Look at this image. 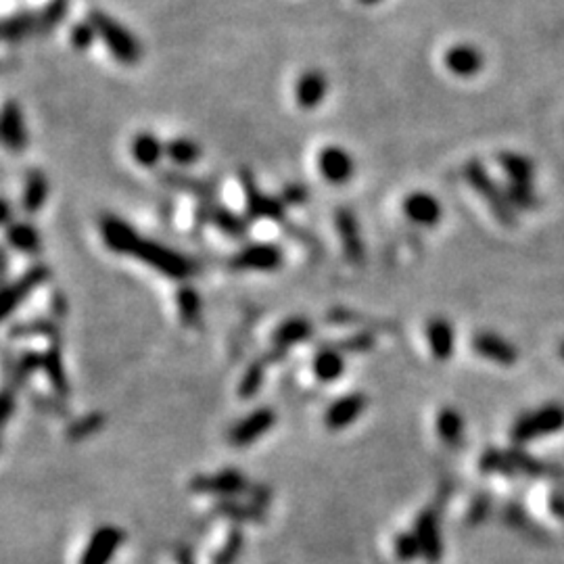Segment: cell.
Wrapping results in <instances>:
<instances>
[{
    "label": "cell",
    "instance_id": "obj_30",
    "mask_svg": "<svg viewBox=\"0 0 564 564\" xmlns=\"http://www.w3.org/2000/svg\"><path fill=\"white\" fill-rule=\"evenodd\" d=\"M43 362H44V354L27 349V352H24L15 362H13V368H6V376H9V384H6V387H11L13 391L24 387V384L27 383V378L36 373V370L43 368Z\"/></svg>",
    "mask_w": 564,
    "mask_h": 564
},
{
    "label": "cell",
    "instance_id": "obj_40",
    "mask_svg": "<svg viewBox=\"0 0 564 564\" xmlns=\"http://www.w3.org/2000/svg\"><path fill=\"white\" fill-rule=\"evenodd\" d=\"M38 24V17H34L32 13H17V15H13L6 19V22L3 24V38L5 40H19L24 38L27 32H32L34 27H36Z\"/></svg>",
    "mask_w": 564,
    "mask_h": 564
},
{
    "label": "cell",
    "instance_id": "obj_41",
    "mask_svg": "<svg viewBox=\"0 0 564 564\" xmlns=\"http://www.w3.org/2000/svg\"><path fill=\"white\" fill-rule=\"evenodd\" d=\"M394 549H395L397 560H402V562H414L418 556H423L421 541H418L414 531L397 533L395 541H394Z\"/></svg>",
    "mask_w": 564,
    "mask_h": 564
},
{
    "label": "cell",
    "instance_id": "obj_43",
    "mask_svg": "<svg viewBox=\"0 0 564 564\" xmlns=\"http://www.w3.org/2000/svg\"><path fill=\"white\" fill-rule=\"evenodd\" d=\"M491 511V498L487 493H481L477 498L472 500V504L469 506V512H466V522L472 527H477L479 522H483L487 517H490Z\"/></svg>",
    "mask_w": 564,
    "mask_h": 564
},
{
    "label": "cell",
    "instance_id": "obj_24",
    "mask_svg": "<svg viewBox=\"0 0 564 564\" xmlns=\"http://www.w3.org/2000/svg\"><path fill=\"white\" fill-rule=\"evenodd\" d=\"M6 243H9L13 249L27 253V256H38L43 251V238H40V232L36 230V226H32L30 222H13L6 226Z\"/></svg>",
    "mask_w": 564,
    "mask_h": 564
},
{
    "label": "cell",
    "instance_id": "obj_6",
    "mask_svg": "<svg viewBox=\"0 0 564 564\" xmlns=\"http://www.w3.org/2000/svg\"><path fill=\"white\" fill-rule=\"evenodd\" d=\"M240 184L245 190L247 218L249 219H282L285 218L287 203L280 197L264 195L259 190L256 176L251 170H240Z\"/></svg>",
    "mask_w": 564,
    "mask_h": 564
},
{
    "label": "cell",
    "instance_id": "obj_42",
    "mask_svg": "<svg viewBox=\"0 0 564 564\" xmlns=\"http://www.w3.org/2000/svg\"><path fill=\"white\" fill-rule=\"evenodd\" d=\"M376 345V336L370 333V330H360L347 339L336 341L333 347L339 349V352H347V354H366Z\"/></svg>",
    "mask_w": 564,
    "mask_h": 564
},
{
    "label": "cell",
    "instance_id": "obj_51",
    "mask_svg": "<svg viewBox=\"0 0 564 564\" xmlns=\"http://www.w3.org/2000/svg\"><path fill=\"white\" fill-rule=\"evenodd\" d=\"M51 307L54 309V314H59V316H61V314H63V312H65V309H67V299L63 297V295H61V293L57 291V293H54V295H53Z\"/></svg>",
    "mask_w": 564,
    "mask_h": 564
},
{
    "label": "cell",
    "instance_id": "obj_8",
    "mask_svg": "<svg viewBox=\"0 0 564 564\" xmlns=\"http://www.w3.org/2000/svg\"><path fill=\"white\" fill-rule=\"evenodd\" d=\"M277 424V412L267 405L253 410L245 418L232 426L229 433V443L232 447H249L256 443L259 437H264L266 433L272 431V426Z\"/></svg>",
    "mask_w": 564,
    "mask_h": 564
},
{
    "label": "cell",
    "instance_id": "obj_7",
    "mask_svg": "<svg viewBox=\"0 0 564 564\" xmlns=\"http://www.w3.org/2000/svg\"><path fill=\"white\" fill-rule=\"evenodd\" d=\"M51 278V267L46 264H36L30 270H25L17 280H13L11 285L5 287L3 299H0V307H3V318L15 312V309L36 291L38 287H43L44 282Z\"/></svg>",
    "mask_w": 564,
    "mask_h": 564
},
{
    "label": "cell",
    "instance_id": "obj_25",
    "mask_svg": "<svg viewBox=\"0 0 564 564\" xmlns=\"http://www.w3.org/2000/svg\"><path fill=\"white\" fill-rule=\"evenodd\" d=\"M312 370L320 383H335L345 373V360L336 347H325L314 355Z\"/></svg>",
    "mask_w": 564,
    "mask_h": 564
},
{
    "label": "cell",
    "instance_id": "obj_53",
    "mask_svg": "<svg viewBox=\"0 0 564 564\" xmlns=\"http://www.w3.org/2000/svg\"><path fill=\"white\" fill-rule=\"evenodd\" d=\"M360 3H364V5H376V3H381V0H360Z\"/></svg>",
    "mask_w": 564,
    "mask_h": 564
},
{
    "label": "cell",
    "instance_id": "obj_16",
    "mask_svg": "<svg viewBox=\"0 0 564 564\" xmlns=\"http://www.w3.org/2000/svg\"><path fill=\"white\" fill-rule=\"evenodd\" d=\"M318 168L330 184H345L352 180L355 163L343 147H325L318 155Z\"/></svg>",
    "mask_w": 564,
    "mask_h": 564
},
{
    "label": "cell",
    "instance_id": "obj_20",
    "mask_svg": "<svg viewBox=\"0 0 564 564\" xmlns=\"http://www.w3.org/2000/svg\"><path fill=\"white\" fill-rule=\"evenodd\" d=\"M328 82L325 73L318 70H309L304 75H299L297 84H295V101L301 109H316L322 101L326 99Z\"/></svg>",
    "mask_w": 564,
    "mask_h": 564
},
{
    "label": "cell",
    "instance_id": "obj_3",
    "mask_svg": "<svg viewBox=\"0 0 564 564\" xmlns=\"http://www.w3.org/2000/svg\"><path fill=\"white\" fill-rule=\"evenodd\" d=\"M564 429V405L562 404H546L538 410L525 412L514 421L511 429L512 443L522 445L541 439L548 435H556Z\"/></svg>",
    "mask_w": 564,
    "mask_h": 564
},
{
    "label": "cell",
    "instance_id": "obj_21",
    "mask_svg": "<svg viewBox=\"0 0 564 564\" xmlns=\"http://www.w3.org/2000/svg\"><path fill=\"white\" fill-rule=\"evenodd\" d=\"M312 335H314L312 322L304 318V316H293V318L280 322L277 326V330L272 333V343L274 347L288 349L297 345V343L307 341Z\"/></svg>",
    "mask_w": 564,
    "mask_h": 564
},
{
    "label": "cell",
    "instance_id": "obj_35",
    "mask_svg": "<svg viewBox=\"0 0 564 564\" xmlns=\"http://www.w3.org/2000/svg\"><path fill=\"white\" fill-rule=\"evenodd\" d=\"M11 339H25V336H51V339H57L59 328L53 320L38 318L30 322H17L9 328Z\"/></svg>",
    "mask_w": 564,
    "mask_h": 564
},
{
    "label": "cell",
    "instance_id": "obj_36",
    "mask_svg": "<svg viewBox=\"0 0 564 564\" xmlns=\"http://www.w3.org/2000/svg\"><path fill=\"white\" fill-rule=\"evenodd\" d=\"M105 414L102 412H91V414L78 418L70 426H67L65 435L70 442H82V439L92 437L94 433H99L105 426Z\"/></svg>",
    "mask_w": 564,
    "mask_h": 564
},
{
    "label": "cell",
    "instance_id": "obj_39",
    "mask_svg": "<svg viewBox=\"0 0 564 564\" xmlns=\"http://www.w3.org/2000/svg\"><path fill=\"white\" fill-rule=\"evenodd\" d=\"M506 195L511 199L512 208H519L522 211H533L540 205V199L535 195L531 182H511L506 189Z\"/></svg>",
    "mask_w": 564,
    "mask_h": 564
},
{
    "label": "cell",
    "instance_id": "obj_5",
    "mask_svg": "<svg viewBox=\"0 0 564 564\" xmlns=\"http://www.w3.org/2000/svg\"><path fill=\"white\" fill-rule=\"evenodd\" d=\"M189 490L195 495H218V498L229 500L249 493L251 483L243 471L224 469L216 474H195L189 481Z\"/></svg>",
    "mask_w": 564,
    "mask_h": 564
},
{
    "label": "cell",
    "instance_id": "obj_19",
    "mask_svg": "<svg viewBox=\"0 0 564 564\" xmlns=\"http://www.w3.org/2000/svg\"><path fill=\"white\" fill-rule=\"evenodd\" d=\"M3 142L13 153H22L27 147V130L22 107L13 101H6L3 107Z\"/></svg>",
    "mask_w": 564,
    "mask_h": 564
},
{
    "label": "cell",
    "instance_id": "obj_27",
    "mask_svg": "<svg viewBox=\"0 0 564 564\" xmlns=\"http://www.w3.org/2000/svg\"><path fill=\"white\" fill-rule=\"evenodd\" d=\"M176 307L182 325L197 328L203 320V301L199 297L197 288L190 285H182L176 293Z\"/></svg>",
    "mask_w": 564,
    "mask_h": 564
},
{
    "label": "cell",
    "instance_id": "obj_14",
    "mask_svg": "<svg viewBox=\"0 0 564 564\" xmlns=\"http://www.w3.org/2000/svg\"><path fill=\"white\" fill-rule=\"evenodd\" d=\"M368 405V397L362 394V391H354V394H347L335 400L328 405L326 414H325V424L328 431H343L347 429L349 424L355 423L357 418L364 414Z\"/></svg>",
    "mask_w": 564,
    "mask_h": 564
},
{
    "label": "cell",
    "instance_id": "obj_12",
    "mask_svg": "<svg viewBox=\"0 0 564 564\" xmlns=\"http://www.w3.org/2000/svg\"><path fill=\"white\" fill-rule=\"evenodd\" d=\"M472 349L481 357H485V360H490L504 368H511L519 362V349L514 347L506 336L491 333V330H481V333L474 335Z\"/></svg>",
    "mask_w": 564,
    "mask_h": 564
},
{
    "label": "cell",
    "instance_id": "obj_34",
    "mask_svg": "<svg viewBox=\"0 0 564 564\" xmlns=\"http://www.w3.org/2000/svg\"><path fill=\"white\" fill-rule=\"evenodd\" d=\"M165 155L170 157L171 163L180 165V168H187V165L199 161V157H201V147H199L195 141L180 136V139H171L165 144Z\"/></svg>",
    "mask_w": 564,
    "mask_h": 564
},
{
    "label": "cell",
    "instance_id": "obj_32",
    "mask_svg": "<svg viewBox=\"0 0 564 564\" xmlns=\"http://www.w3.org/2000/svg\"><path fill=\"white\" fill-rule=\"evenodd\" d=\"M161 180L165 184H170V187L180 189L184 192H190V195H197L199 199H201V201H211L213 190H216V189H213L211 182H205V180H199V178H190V176L178 174V171H163Z\"/></svg>",
    "mask_w": 564,
    "mask_h": 564
},
{
    "label": "cell",
    "instance_id": "obj_22",
    "mask_svg": "<svg viewBox=\"0 0 564 564\" xmlns=\"http://www.w3.org/2000/svg\"><path fill=\"white\" fill-rule=\"evenodd\" d=\"M213 514L235 522H264L267 517L266 508L253 504V501H238L235 498L219 500L213 506Z\"/></svg>",
    "mask_w": 564,
    "mask_h": 564
},
{
    "label": "cell",
    "instance_id": "obj_2",
    "mask_svg": "<svg viewBox=\"0 0 564 564\" xmlns=\"http://www.w3.org/2000/svg\"><path fill=\"white\" fill-rule=\"evenodd\" d=\"M88 22L92 24L96 36L102 38V43H105L115 61H120L123 65L139 63L142 53L139 40H136L120 22H115L112 15H107V13L102 11H91Z\"/></svg>",
    "mask_w": 564,
    "mask_h": 564
},
{
    "label": "cell",
    "instance_id": "obj_13",
    "mask_svg": "<svg viewBox=\"0 0 564 564\" xmlns=\"http://www.w3.org/2000/svg\"><path fill=\"white\" fill-rule=\"evenodd\" d=\"M414 533L423 548V559L429 564H439L443 556L442 529H439V514L435 508H426L416 517Z\"/></svg>",
    "mask_w": 564,
    "mask_h": 564
},
{
    "label": "cell",
    "instance_id": "obj_44",
    "mask_svg": "<svg viewBox=\"0 0 564 564\" xmlns=\"http://www.w3.org/2000/svg\"><path fill=\"white\" fill-rule=\"evenodd\" d=\"M70 38H72L73 48H78V51H88V48L92 46L94 38H96V30L92 27L91 22L78 24V25L72 27Z\"/></svg>",
    "mask_w": 564,
    "mask_h": 564
},
{
    "label": "cell",
    "instance_id": "obj_4",
    "mask_svg": "<svg viewBox=\"0 0 564 564\" xmlns=\"http://www.w3.org/2000/svg\"><path fill=\"white\" fill-rule=\"evenodd\" d=\"M464 178L469 180L471 187L479 192V197L490 203L491 213L501 224L506 226L517 224V211H514L511 199H508L506 190H501L498 184L493 182V178L490 176V171L483 168V163L477 160L466 163Z\"/></svg>",
    "mask_w": 564,
    "mask_h": 564
},
{
    "label": "cell",
    "instance_id": "obj_26",
    "mask_svg": "<svg viewBox=\"0 0 564 564\" xmlns=\"http://www.w3.org/2000/svg\"><path fill=\"white\" fill-rule=\"evenodd\" d=\"M130 153H132L134 161L142 165V168H155L165 155V144L155 134L141 132L130 142Z\"/></svg>",
    "mask_w": 564,
    "mask_h": 564
},
{
    "label": "cell",
    "instance_id": "obj_37",
    "mask_svg": "<svg viewBox=\"0 0 564 564\" xmlns=\"http://www.w3.org/2000/svg\"><path fill=\"white\" fill-rule=\"evenodd\" d=\"M264 376H266V360L251 362L238 383L240 400H253V397L258 395V391L261 389V384H264Z\"/></svg>",
    "mask_w": 564,
    "mask_h": 564
},
{
    "label": "cell",
    "instance_id": "obj_52",
    "mask_svg": "<svg viewBox=\"0 0 564 564\" xmlns=\"http://www.w3.org/2000/svg\"><path fill=\"white\" fill-rule=\"evenodd\" d=\"M11 216H13V208H11L9 199H3V213H0V222H3L5 226L13 224V222H11Z\"/></svg>",
    "mask_w": 564,
    "mask_h": 564
},
{
    "label": "cell",
    "instance_id": "obj_1",
    "mask_svg": "<svg viewBox=\"0 0 564 564\" xmlns=\"http://www.w3.org/2000/svg\"><path fill=\"white\" fill-rule=\"evenodd\" d=\"M101 235L107 249L120 253V256L139 258L142 264L151 266L153 270L170 278L184 280L195 272V261L189 256L157 243V240L141 237L134 230V226H130L126 219L118 216H112V213L101 218Z\"/></svg>",
    "mask_w": 564,
    "mask_h": 564
},
{
    "label": "cell",
    "instance_id": "obj_28",
    "mask_svg": "<svg viewBox=\"0 0 564 564\" xmlns=\"http://www.w3.org/2000/svg\"><path fill=\"white\" fill-rule=\"evenodd\" d=\"M46 199H48V180H46L44 171L30 170L25 178L24 199H22L24 211L34 216V213H38L40 209H43Z\"/></svg>",
    "mask_w": 564,
    "mask_h": 564
},
{
    "label": "cell",
    "instance_id": "obj_47",
    "mask_svg": "<svg viewBox=\"0 0 564 564\" xmlns=\"http://www.w3.org/2000/svg\"><path fill=\"white\" fill-rule=\"evenodd\" d=\"M309 197V190L304 187V184H288V187H285V190H282V201H285L287 205H301L306 203Z\"/></svg>",
    "mask_w": 564,
    "mask_h": 564
},
{
    "label": "cell",
    "instance_id": "obj_48",
    "mask_svg": "<svg viewBox=\"0 0 564 564\" xmlns=\"http://www.w3.org/2000/svg\"><path fill=\"white\" fill-rule=\"evenodd\" d=\"M15 410H17L15 391H13L11 387H5L3 400H0V418H3V424L11 421V416L15 414Z\"/></svg>",
    "mask_w": 564,
    "mask_h": 564
},
{
    "label": "cell",
    "instance_id": "obj_31",
    "mask_svg": "<svg viewBox=\"0 0 564 564\" xmlns=\"http://www.w3.org/2000/svg\"><path fill=\"white\" fill-rule=\"evenodd\" d=\"M209 224L216 226L219 232H224V235L230 238H243L247 235V230H249L247 219L232 209L224 208V205H213Z\"/></svg>",
    "mask_w": 564,
    "mask_h": 564
},
{
    "label": "cell",
    "instance_id": "obj_54",
    "mask_svg": "<svg viewBox=\"0 0 564 564\" xmlns=\"http://www.w3.org/2000/svg\"><path fill=\"white\" fill-rule=\"evenodd\" d=\"M559 354H560V357H562V360H564V341H562V343H560V345H559Z\"/></svg>",
    "mask_w": 564,
    "mask_h": 564
},
{
    "label": "cell",
    "instance_id": "obj_10",
    "mask_svg": "<svg viewBox=\"0 0 564 564\" xmlns=\"http://www.w3.org/2000/svg\"><path fill=\"white\" fill-rule=\"evenodd\" d=\"M123 531L115 525H102L91 535L86 549L80 556V564H109L123 543Z\"/></svg>",
    "mask_w": 564,
    "mask_h": 564
},
{
    "label": "cell",
    "instance_id": "obj_11",
    "mask_svg": "<svg viewBox=\"0 0 564 564\" xmlns=\"http://www.w3.org/2000/svg\"><path fill=\"white\" fill-rule=\"evenodd\" d=\"M335 224H336V232H339V237H341L343 253H345L349 264L364 266V261H366V247H364L360 222H357L355 213L347 208L336 209Z\"/></svg>",
    "mask_w": 564,
    "mask_h": 564
},
{
    "label": "cell",
    "instance_id": "obj_23",
    "mask_svg": "<svg viewBox=\"0 0 564 564\" xmlns=\"http://www.w3.org/2000/svg\"><path fill=\"white\" fill-rule=\"evenodd\" d=\"M43 370L48 378V383H51V387L54 389V395L67 397L72 394L70 378H67L63 355H61V347L57 345V341H53V345L44 352Z\"/></svg>",
    "mask_w": 564,
    "mask_h": 564
},
{
    "label": "cell",
    "instance_id": "obj_50",
    "mask_svg": "<svg viewBox=\"0 0 564 564\" xmlns=\"http://www.w3.org/2000/svg\"><path fill=\"white\" fill-rule=\"evenodd\" d=\"M174 559H176V564H197V560H195V552H192V548H190V546L176 548Z\"/></svg>",
    "mask_w": 564,
    "mask_h": 564
},
{
    "label": "cell",
    "instance_id": "obj_46",
    "mask_svg": "<svg viewBox=\"0 0 564 564\" xmlns=\"http://www.w3.org/2000/svg\"><path fill=\"white\" fill-rule=\"evenodd\" d=\"M32 404L38 405L40 412H46V414H54V416H65L67 410L61 397H44V395H34Z\"/></svg>",
    "mask_w": 564,
    "mask_h": 564
},
{
    "label": "cell",
    "instance_id": "obj_49",
    "mask_svg": "<svg viewBox=\"0 0 564 564\" xmlns=\"http://www.w3.org/2000/svg\"><path fill=\"white\" fill-rule=\"evenodd\" d=\"M247 495H249V501H253V504H258L261 508H266V511L272 501V490L267 485H261V483H251V490Z\"/></svg>",
    "mask_w": 564,
    "mask_h": 564
},
{
    "label": "cell",
    "instance_id": "obj_38",
    "mask_svg": "<svg viewBox=\"0 0 564 564\" xmlns=\"http://www.w3.org/2000/svg\"><path fill=\"white\" fill-rule=\"evenodd\" d=\"M245 546V533L238 527H232L226 535L224 546L211 556V564H237Z\"/></svg>",
    "mask_w": 564,
    "mask_h": 564
},
{
    "label": "cell",
    "instance_id": "obj_9",
    "mask_svg": "<svg viewBox=\"0 0 564 564\" xmlns=\"http://www.w3.org/2000/svg\"><path fill=\"white\" fill-rule=\"evenodd\" d=\"M285 261L282 249L272 243H251L237 251L230 258V267L235 270H256V272H272L278 270Z\"/></svg>",
    "mask_w": 564,
    "mask_h": 564
},
{
    "label": "cell",
    "instance_id": "obj_15",
    "mask_svg": "<svg viewBox=\"0 0 564 564\" xmlns=\"http://www.w3.org/2000/svg\"><path fill=\"white\" fill-rule=\"evenodd\" d=\"M404 213L408 216L410 222L424 226V229H433V226L442 222L443 208L437 197L424 190H416L404 199Z\"/></svg>",
    "mask_w": 564,
    "mask_h": 564
},
{
    "label": "cell",
    "instance_id": "obj_18",
    "mask_svg": "<svg viewBox=\"0 0 564 564\" xmlns=\"http://www.w3.org/2000/svg\"><path fill=\"white\" fill-rule=\"evenodd\" d=\"M443 63L458 78H472L483 70V54L471 44H458L447 48Z\"/></svg>",
    "mask_w": 564,
    "mask_h": 564
},
{
    "label": "cell",
    "instance_id": "obj_45",
    "mask_svg": "<svg viewBox=\"0 0 564 564\" xmlns=\"http://www.w3.org/2000/svg\"><path fill=\"white\" fill-rule=\"evenodd\" d=\"M65 9H67L65 0H53V3H48L46 9L40 13L38 25L40 27H54V24H59L61 19H63Z\"/></svg>",
    "mask_w": 564,
    "mask_h": 564
},
{
    "label": "cell",
    "instance_id": "obj_17",
    "mask_svg": "<svg viewBox=\"0 0 564 564\" xmlns=\"http://www.w3.org/2000/svg\"><path fill=\"white\" fill-rule=\"evenodd\" d=\"M426 341H429L431 354L439 362H447L456 352V330L450 320L435 316L426 322Z\"/></svg>",
    "mask_w": 564,
    "mask_h": 564
},
{
    "label": "cell",
    "instance_id": "obj_33",
    "mask_svg": "<svg viewBox=\"0 0 564 564\" xmlns=\"http://www.w3.org/2000/svg\"><path fill=\"white\" fill-rule=\"evenodd\" d=\"M498 161L501 168H504L506 174L511 176V182H531L533 180L535 165L531 160H529V157L506 151V153L498 155Z\"/></svg>",
    "mask_w": 564,
    "mask_h": 564
},
{
    "label": "cell",
    "instance_id": "obj_29",
    "mask_svg": "<svg viewBox=\"0 0 564 564\" xmlns=\"http://www.w3.org/2000/svg\"><path fill=\"white\" fill-rule=\"evenodd\" d=\"M437 433L447 447H460L464 439V418L456 408H443L437 414Z\"/></svg>",
    "mask_w": 564,
    "mask_h": 564
}]
</instances>
